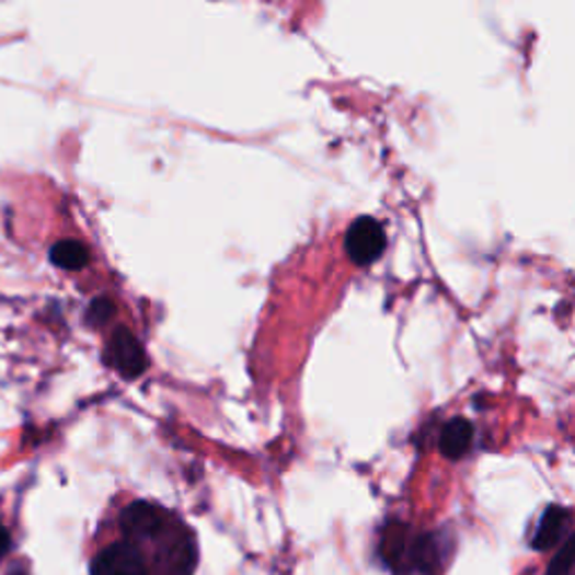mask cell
Here are the masks:
<instances>
[{"label": "cell", "mask_w": 575, "mask_h": 575, "mask_svg": "<svg viewBox=\"0 0 575 575\" xmlns=\"http://www.w3.org/2000/svg\"><path fill=\"white\" fill-rule=\"evenodd\" d=\"M547 575H575V533L562 544L557 555L551 560Z\"/></svg>", "instance_id": "9c48e42d"}, {"label": "cell", "mask_w": 575, "mask_h": 575, "mask_svg": "<svg viewBox=\"0 0 575 575\" xmlns=\"http://www.w3.org/2000/svg\"><path fill=\"white\" fill-rule=\"evenodd\" d=\"M91 575H153V571L136 544L108 530L91 560Z\"/></svg>", "instance_id": "3957f363"}, {"label": "cell", "mask_w": 575, "mask_h": 575, "mask_svg": "<svg viewBox=\"0 0 575 575\" xmlns=\"http://www.w3.org/2000/svg\"><path fill=\"white\" fill-rule=\"evenodd\" d=\"M573 524V513L564 506H549L536 528V536H533V549L536 551H551L564 536L566 530Z\"/></svg>", "instance_id": "5b68a950"}, {"label": "cell", "mask_w": 575, "mask_h": 575, "mask_svg": "<svg viewBox=\"0 0 575 575\" xmlns=\"http://www.w3.org/2000/svg\"><path fill=\"white\" fill-rule=\"evenodd\" d=\"M472 438H474V425L468 418H452L444 429H440L438 450L446 459L459 461L470 452Z\"/></svg>", "instance_id": "52a82bcc"}, {"label": "cell", "mask_w": 575, "mask_h": 575, "mask_svg": "<svg viewBox=\"0 0 575 575\" xmlns=\"http://www.w3.org/2000/svg\"><path fill=\"white\" fill-rule=\"evenodd\" d=\"M387 248L384 228L371 216H360L344 239V250L356 265H371L382 256Z\"/></svg>", "instance_id": "277c9868"}, {"label": "cell", "mask_w": 575, "mask_h": 575, "mask_svg": "<svg viewBox=\"0 0 575 575\" xmlns=\"http://www.w3.org/2000/svg\"><path fill=\"white\" fill-rule=\"evenodd\" d=\"M50 256L59 265V268H64V271H81L88 265V258H91V254H88V248L81 245L79 241H61V243H57L53 248Z\"/></svg>", "instance_id": "ba28073f"}, {"label": "cell", "mask_w": 575, "mask_h": 575, "mask_svg": "<svg viewBox=\"0 0 575 575\" xmlns=\"http://www.w3.org/2000/svg\"><path fill=\"white\" fill-rule=\"evenodd\" d=\"M8 575H27V571H25L23 566H16V568H12Z\"/></svg>", "instance_id": "8fae6325"}, {"label": "cell", "mask_w": 575, "mask_h": 575, "mask_svg": "<svg viewBox=\"0 0 575 575\" xmlns=\"http://www.w3.org/2000/svg\"><path fill=\"white\" fill-rule=\"evenodd\" d=\"M108 360H115L113 365L126 376H138L147 367V356L142 346L128 331H119L117 337L111 342Z\"/></svg>", "instance_id": "8992f818"}, {"label": "cell", "mask_w": 575, "mask_h": 575, "mask_svg": "<svg viewBox=\"0 0 575 575\" xmlns=\"http://www.w3.org/2000/svg\"><path fill=\"white\" fill-rule=\"evenodd\" d=\"M108 530L136 544L149 560L153 575H194L198 540L173 510L149 499H130L108 519Z\"/></svg>", "instance_id": "6da1fadb"}, {"label": "cell", "mask_w": 575, "mask_h": 575, "mask_svg": "<svg viewBox=\"0 0 575 575\" xmlns=\"http://www.w3.org/2000/svg\"><path fill=\"white\" fill-rule=\"evenodd\" d=\"M380 555L395 575H440L448 542L438 533H412L405 524H391L380 540Z\"/></svg>", "instance_id": "7a4b0ae2"}, {"label": "cell", "mask_w": 575, "mask_h": 575, "mask_svg": "<svg viewBox=\"0 0 575 575\" xmlns=\"http://www.w3.org/2000/svg\"><path fill=\"white\" fill-rule=\"evenodd\" d=\"M12 549V536H10V530L5 528V524L0 521V560H3Z\"/></svg>", "instance_id": "30bf717a"}]
</instances>
